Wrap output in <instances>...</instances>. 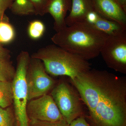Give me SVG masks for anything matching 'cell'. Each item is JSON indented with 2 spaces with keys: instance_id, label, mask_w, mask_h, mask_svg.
<instances>
[{
  "instance_id": "1",
  "label": "cell",
  "mask_w": 126,
  "mask_h": 126,
  "mask_svg": "<svg viewBox=\"0 0 126 126\" xmlns=\"http://www.w3.org/2000/svg\"><path fill=\"white\" fill-rule=\"evenodd\" d=\"M94 126H126V78L90 69L72 82Z\"/></svg>"
},
{
  "instance_id": "2",
  "label": "cell",
  "mask_w": 126,
  "mask_h": 126,
  "mask_svg": "<svg viewBox=\"0 0 126 126\" xmlns=\"http://www.w3.org/2000/svg\"><path fill=\"white\" fill-rule=\"evenodd\" d=\"M108 36L83 21L66 26L56 32L51 40L57 46L88 60L99 55Z\"/></svg>"
},
{
  "instance_id": "3",
  "label": "cell",
  "mask_w": 126,
  "mask_h": 126,
  "mask_svg": "<svg viewBox=\"0 0 126 126\" xmlns=\"http://www.w3.org/2000/svg\"><path fill=\"white\" fill-rule=\"evenodd\" d=\"M31 57L42 61L47 73L67 76L70 79L91 69L88 60L54 45L40 49Z\"/></svg>"
},
{
  "instance_id": "4",
  "label": "cell",
  "mask_w": 126,
  "mask_h": 126,
  "mask_svg": "<svg viewBox=\"0 0 126 126\" xmlns=\"http://www.w3.org/2000/svg\"><path fill=\"white\" fill-rule=\"evenodd\" d=\"M31 57L26 51H22L17 58V65L12 81L13 104L16 126H29L27 112L29 102L26 75Z\"/></svg>"
},
{
  "instance_id": "5",
  "label": "cell",
  "mask_w": 126,
  "mask_h": 126,
  "mask_svg": "<svg viewBox=\"0 0 126 126\" xmlns=\"http://www.w3.org/2000/svg\"><path fill=\"white\" fill-rule=\"evenodd\" d=\"M51 95L64 119L69 124L82 115L80 99L74 89L64 82L52 89Z\"/></svg>"
},
{
  "instance_id": "6",
  "label": "cell",
  "mask_w": 126,
  "mask_h": 126,
  "mask_svg": "<svg viewBox=\"0 0 126 126\" xmlns=\"http://www.w3.org/2000/svg\"><path fill=\"white\" fill-rule=\"evenodd\" d=\"M28 100L47 94L55 82L48 75L43 62L31 57L26 75Z\"/></svg>"
},
{
  "instance_id": "7",
  "label": "cell",
  "mask_w": 126,
  "mask_h": 126,
  "mask_svg": "<svg viewBox=\"0 0 126 126\" xmlns=\"http://www.w3.org/2000/svg\"><path fill=\"white\" fill-rule=\"evenodd\" d=\"M109 67L126 73V31L109 35L100 52Z\"/></svg>"
},
{
  "instance_id": "8",
  "label": "cell",
  "mask_w": 126,
  "mask_h": 126,
  "mask_svg": "<svg viewBox=\"0 0 126 126\" xmlns=\"http://www.w3.org/2000/svg\"><path fill=\"white\" fill-rule=\"evenodd\" d=\"M29 120L54 122L64 119L52 96L45 94L28 102Z\"/></svg>"
},
{
  "instance_id": "9",
  "label": "cell",
  "mask_w": 126,
  "mask_h": 126,
  "mask_svg": "<svg viewBox=\"0 0 126 126\" xmlns=\"http://www.w3.org/2000/svg\"><path fill=\"white\" fill-rule=\"evenodd\" d=\"M94 9L99 15L117 22L126 29V11L116 0H92Z\"/></svg>"
},
{
  "instance_id": "10",
  "label": "cell",
  "mask_w": 126,
  "mask_h": 126,
  "mask_svg": "<svg viewBox=\"0 0 126 126\" xmlns=\"http://www.w3.org/2000/svg\"><path fill=\"white\" fill-rule=\"evenodd\" d=\"M71 0H49L47 13H49L54 20V29L59 32L67 26L65 23L66 15L71 8Z\"/></svg>"
},
{
  "instance_id": "11",
  "label": "cell",
  "mask_w": 126,
  "mask_h": 126,
  "mask_svg": "<svg viewBox=\"0 0 126 126\" xmlns=\"http://www.w3.org/2000/svg\"><path fill=\"white\" fill-rule=\"evenodd\" d=\"M85 21L96 29L108 36L126 31V28L119 23L103 18L94 10L88 14Z\"/></svg>"
},
{
  "instance_id": "12",
  "label": "cell",
  "mask_w": 126,
  "mask_h": 126,
  "mask_svg": "<svg viewBox=\"0 0 126 126\" xmlns=\"http://www.w3.org/2000/svg\"><path fill=\"white\" fill-rule=\"evenodd\" d=\"M70 14L65 21L67 26L85 21L87 14L94 9L92 0H71Z\"/></svg>"
},
{
  "instance_id": "13",
  "label": "cell",
  "mask_w": 126,
  "mask_h": 126,
  "mask_svg": "<svg viewBox=\"0 0 126 126\" xmlns=\"http://www.w3.org/2000/svg\"><path fill=\"white\" fill-rule=\"evenodd\" d=\"M12 81H0V107L2 108H7L13 104Z\"/></svg>"
},
{
  "instance_id": "14",
  "label": "cell",
  "mask_w": 126,
  "mask_h": 126,
  "mask_svg": "<svg viewBox=\"0 0 126 126\" xmlns=\"http://www.w3.org/2000/svg\"><path fill=\"white\" fill-rule=\"evenodd\" d=\"M10 7L12 13L17 15L35 14V8L30 0H15Z\"/></svg>"
},
{
  "instance_id": "15",
  "label": "cell",
  "mask_w": 126,
  "mask_h": 126,
  "mask_svg": "<svg viewBox=\"0 0 126 126\" xmlns=\"http://www.w3.org/2000/svg\"><path fill=\"white\" fill-rule=\"evenodd\" d=\"M15 73L10 58H0V81H12Z\"/></svg>"
},
{
  "instance_id": "16",
  "label": "cell",
  "mask_w": 126,
  "mask_h": 126,
  "mask_svg": "<svg viewBox=\"0 0 126 126\" xmlns=\"http://www.w3.org/2000/svg\"><path fill=\"white\" fill-rule=\"evenodd\" d=\"M14 27L8 20L0 21V43H9L13 41L15 37Z\"/></svg>"
},
{
  "instance_id": "17",
  "label": "cell",
  "mask_w": 126,
  "mask_h": 126,
  "mask_svg": "<svg viewBox=\"0 0 126 126\" xmlns=\"http://www.w3.org/2000/svg\"><path fill=\"white\" fill-rule=\"evenodd\" d=\"M45 30V26L43 22L40 20H34L29 25L28 34L32 39H38L43 36Z\"/></svg>"
},
{
  "instance_id": "18",
  "label": "cell",
  "mask_w": 126,
  "mask_h": 126,
  "mask_svg": "<svg viewBox=\"0 0 126 126\" xmlns=\"http://www.w3.org/2000/svg\"><path fill=\"white\" fill-rule=\"evenodd\" d=\"M0 126H16L14 112L10 107L6 108L0 107Z\"/></svg>"
},
{
  "instance_id": "19",
  "label": "cell",
  "mask_w": 126,
  "mask_h": 126,
  "mask_svg": "<svg viewBox=\"0 0 126 126\" xmlns=\"http://www.w3.org/2000/svg\"><path fill=\"white\" fill-rule=\"evenodd\" d=\"M69 125L64 119L54 122L29 120V126H69Z\"/></svg>"
},
{
  "instance_id": "20",
  "label": "cell",
  "mask_w": 126,
  "mask_h": 126,
  "mask_svg": "<svg viewBox=\"0 0 126 126\" xmlns=\"http://www.w3.org/2000/svg\"><path fill=\"white\" fill-rule=\"evenodd\" d=\"M34 5L35 15L41 16L47 14V5L49 0H30Z\"/></svg>"
},
{
  "instance_id": "21",
  "label": "cell",
  "mask_w": 126,
  "mask_h": 126,
  "mask_svg": "<svg viewBox=\"0 0 126 126\" xmlns=\"http://www.w3.org/2000/svg\"><path fill=\"white\" fill-rule=\"evenodd\" d=\"M13 0H0V16L2 18L6 17L5 11L7 8L10 7Z\"/></svg>"
},
{
  "instance_id": "22",
  "label": "cell",
  "mask_w": 126,
  "mask_h": 126,
  "mask_svg": "<svg viewBox=\"0 0 126 126\" xmlns=\"http://www.w3.org/2000/svg\"><path fill=\"white\" fill-rule=\"evenodd\" d=\"M69 126H91L88 123L83 115L74 119L69 124Z\"/></svg>"
},
{
  "instance_id": "23",
  "label": "cell",
  "mask_w": 126,
  "mask_h": 126,
  "mask_svg": "<svg viewBox=\"0 0 126 126\" xmlns=\"http://www.w3.org/2000/svg\"><path fill=\"white\" fill-rule=\"evenodd\" d=\"M0 58H10V51L9 50L4 48L0 43Z\"/></svg>"
},
{
  "instance_id": "24",
  "label": "cell",
  "mask_w": 126,
  "mask_h": 126,
  "mask_svg": "<svg viewBox=\"0 0 126 126\" xmlns=\"http://www.w3.org/2000/svg\"><path fill=\"white\" fill-rule=\"evenodd\" d=\"M117 1L126 11V0H116Z\"/></svg>"
},
{
  "instance_id": "25",
  "label": "cell",
  "mask_w": 126,
  "mask_h": 126,
  "mask_svg": "<svg viewBox=\"0 0 126 126\" xmlns=\"http://www.w3.org/2000/svg\"><path fill=\"white\" fill-rule=\"evenodd\" d=\"M9 20V19L6 16L4 18H2L0 16V21L3 20Z\"/></svg>"
}]
</instances>
